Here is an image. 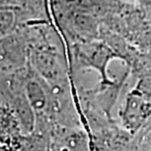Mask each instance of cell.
Here are the masks:
<instances>
[{
    "label": "cell",
    "instance_id": "1",
    "mask_svg": "<svg viewBox=\"0 0 151 151\" xmlns=\"http://www.w3.org/2000/svg\"><path fill=\"white\" fill-rule=\"evenodd\" d=\"M150 116L151 96L134 87L127 95L120 113L122 127L134 137H137Z\"/></svg>",
    "mask_w": 151,
    "mask_h": 151
},
{
    "label": "cell",
    "instance_id": "2",
    "mask_svg": "<svg viewBox=\"0 0 151 151\" xmlns=\"http://www.w3.org/2000/svg\"><path fill=\"white\" fill-rule=\"evenodd\" d=\"M78 59L81 65L98 69L102 77V83L112 85L106 75V65L113 58L119 57L110 47L101 42H88L79 45L77 50Z\"/></svg>",
    "mask_w": 151,
    "mask_h": 151
}]
</instances>
